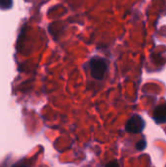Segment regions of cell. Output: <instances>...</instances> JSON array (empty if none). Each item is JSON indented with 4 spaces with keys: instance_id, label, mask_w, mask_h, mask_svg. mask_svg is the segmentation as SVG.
<instances>
[{
    "instance_id": "6da1fadb",
    "label": "cell",
    "mask_w": 166,
    "mask_h": 167,
    "mask_svg": "<svg viewBox=\"0 0 166 167\" xmlns=\"http://www.w3.org/2000/svg\"><path fill=\"white\" fill-rule=\"evenodd\" d=\"M89 69L93 78L102 80L108 71V63L103 58L93 57L89 62Z\"/></svg>"
},
{
    "instance_id": "7a4b0ae2",
    "label": "cell",
    "mask_w": 166,
    "mask_h": 167,
    "mask_svg": "<svg viewBox=\"0 0 166 167\" xmlns=\"http://www.w3.org/2000/svg\"><path fill=\"white\" fill-rule=\"evenodd\" d=\"M145 126L146 123L143 117L139 115H134L127 120L125 124V130L126 132L131 134H139L144 130Z\"/></svg>"
},
{
    "instance_id": "3957f363",
    "label": "cell",
    "mask_w": 166,
    "mask_h": 167,
    "mask_svg": "<svg viewBox=\"0 0 166 167\" xmlns=\"http://www.w3.org/2000/svg\"><path fill=\"white\" fill-rule=\"evenodd\" d=\"M153 120L156 123L161 124L166 122V103L158 105L152 113Z\"/></svg>"
},
{
    "instance_id": "277c9868",
    "label": "cell",
    "mask_w": 166,
    "mask_h": 167,
    "mask_svg": "<svg viewBox=\"0 0 166 167\" xmlns=\"http://www.w3.org/2000/svg\"><path fill=\"white\" fill-rule=\"evenodd\" d=\"M147 148V141L145 139L140 140L137 144H136V150L137 151H144Z\"/></svg>"
},
{
    "instance_id": "5b68a950",
    "label": "cell",
    "mask_w": 166,
    "mask_h": 167,
    "mask_svg": "<svg viewBox=\"0 0 166 167\" xmlns=\"http://www.w3.org/2000/svg\"><path fill=\"white\" fill-rule=\"evenodd\" d=\"M12 6V0H0V8L9 9Z\"/></svg>"
},
{
    "instance_id": "8992f818",
    "label": "cell",
    "mask_w": 166,
    "mask_h": 167,
    "mask_svg": "<svg viewBox=\"0 0 166 167\" xmlns=\"http://www.w3.org/2000/svg\"><path fill=\"white\" fill-rule=\"evenodd\" d=\"M13 167H29L27 163H26L23 160H22V161H19V162H17L16 164L13 165Z\"/></svg>"
},
{
    "instance_id": "52a82bcc",
    "label": "cell",
    "mask_w": 166,
    "mask_h": 167,
    "mask_svg": "<svg viewBox=\"0 0 166 167\" xmlns=\"http://www.w3.org/2000/svg\"><path fill=\"white\" fill-rule=\"evenodd\" d=\"M105 167H119V164H118L117 161H115V160H112V161H110L109 163H106V165Z\"/></svg>"
}]
</instances>
